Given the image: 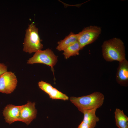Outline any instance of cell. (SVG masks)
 Returning <instances> with one entry per match:
<instances>
[{
    "label": "cell",
    "instance_id": "cell-1",
    "mask_svg": "<svg viewBox=\"0 0 128 128\" xmlns=\"http://www.w3.org/2000/svg\"><path fill=\"white\" fill-rule=\"evenodd\" d=\"M102 50L103 57L107 61L119 62L126 59L124 44L119 38L115 37L105 41Z\"/></svg>",
    "mask_w": 128,
    "mask_h": 128
},
{
    "label": "cell",
    "instance_id": "cell-2",
    "mask_svg": "<svg viewBox=\"0 0 128 128\" xmlns=\"http://www.w3.org/2000/svg\"><path fill=\"white\" fill-rule=\"evenodd\" d=\"M104 99L103 94L97 91L78 97L71 96L69 99L71 102L79 110L97 109L102 105Z\"/></svg>",
    "mask_w": 128,
    "mask_h": 128
},
{
    "label": "cell",
    "instance_id": "cell-3",
    "mask_svg": "<svg viewBox=\"0 0 128 128\" xmlns=\"http://www.w3.org/2000/svg\"><path fill=\"white\" fill-rule=\"evenodd\" d=\"M39 36L38 28L33 23L26 30L23 44V51L31 54L41 50L43 45Z\"/></svg>",
    "mask_w": 128,
    "mask_h": 128
},
{
    "label": "cell",
    "instance_id": "cell-4",
    "mask_svg": "<svg viewBox=\"0 0 128 128\" xmlns=\"http://www.w3.org/2000/svg\"><path fill=\"white\" fill-rule=\"evenodd\" d=\"M57 61V57L50 49L38 51L28 60L27 63L32 64L39 63L50 66L54 73V66Z\"/></svg>",
    "mask_w": 128,
    "mask_h": 128
},
{
    "label": "cell",
    "instance_id": "cell-5",
    "mask_svg": "<svg viewBox=\"0 0 128 128\" xmlns=\"http://www.w3.org/2000/svg\"><path fill=\"white\" fill-rule=\"evenodd\" d=\"M101 32V29L100 27L91 26L85 28L78 33V41L81 49L96 41Z\"/></svg>",
    "mask_w": 128,
    "mask_h": 128
},
{
    "label": "cell",
    "instance_id": "cell-6",
    "mask_svg": "<svg viewBox=\"0 0 128 128\" xmlns=\"http://www.w3.org/2000/svg\"><path fill=\"white\" fill-rule=\"evenodd\" d=\"M17 80L14 74L7 71L0 76V92L11 93L16 88Z\"/></svg>",
    "mask_w": 128,
    "mask_h": 128
},
{
    "label": "cell",
    "instance_id": "cell-7",
    "mask_svg": "<svg viewBox=\"0 0 128 128\" xmlns=\"http://www.w3.org/2000/svg\"><path fill=\"white\" fill-rule=\"evenodd\" d=\"M35 102L28 101L26 104L21 105L19 121L28 125L36 117L37 111Z\"/></svg>",
    "mask_w": 128,
    "mask_h": 128
},
{
    "label": "cell",
    "instance_id": "cell-8",
    "mask_svg": "<svg viewBox=\"0 0 128 128\" xmlns=\"http://www.w3.org/2000/svg\"><path fill=\"white\" fill-rule=\"evenodd\" d=\"M39 88L47 94L52 99H59L64 101L67 100L69 97L57 89L53 87L51 85L43 81L38 83Z\"/></svg>",
    "mask_w": 128,
    "mask_h": 128
},
{
    "label": "cell",
    "instance_id": "cell-9",
    "mask_svg": "<svg viewBox=\"0 0 128 128\" xmlns=\"http://www.w3.org/2000/svg\"><path fill=\"white\" fill-rule=\"evenodd\" d=\"M20 106H16L12 104L7 105L3 111V115L6 122L9 124L19 121Z\"/></svg>",
    "mask_w": 128,
    "mask_h": 128
},
{
    "label": "cell",
    "instance_id": "cell-10",
    "mask_svg": "<svg viewBox=\"0 0 128 128\" xmlns=\"http://www.w3.org/2000/svg\"><path fill=\"white\" fill-rule=\"evenodd\" d=\"M117 83L121 86L127 87L128 84V61L126 59L119 62L116 75Z\"/></svg>",
    "mask_w": 128,
    "mask_h": 128
},
{
    "label": "cell",
    "instance_id": "cell-11",
    "mask_svg": "<svg viewBox=\"0 0 128 128\" xmlns=\"http://www.w3.org/2000/svg\"><path fill=\"white\" fill-rule=\"evenodd\" d=\"M97 109L96 108H95L91 110H79L84 114L83 121L88 125L90 128H94L97 122L99 120V118L96 116V114Z\"/></svg>",
    "mask_w": 128,
    "mask_h": 128
},
{
    "label": "cell",
    "instance_id": "cell-12",
    "mask_svg": "<svg viewBox=\"0 0 128 128\" xmlns=\"http://www.w3.org/2000/svg\"><path fill=\"white\" fill-rule=\"evenodd\" d=\"M78 41V35L71 32L63 40L58 41L56 49L59 51H64L68 47Z\"/></svg>",
    "mask_w": 128,
    "mask_h": 128
},
{
    "label": "cell",
    "instance_id": "cell-13",
    "mask_svg": "<svg viewBox=\"0 0 128 128\" xmlns=\"http://www.w3.org/2000/svg\"><path fill=\"white\" fill-rule=\"evenodd\" d=\"M114 114L117 127L119 128H128V117L124 114L123 110L117 108Z\"/></svg>",
    "mask_w": 128,
    "mask_h": 128
},
{
    "label": "cell",
    "instance_id": "cell-14",
    "mask_svg": "<svg viewBox=\"0 0 128 128\" xmlns=\"http://www.w3.org/2000/svg\"><path fill=\"white\" fill-rule=\"evenodd\" d=\"M81 50L80 45L78 41L64 50L63 54L65 58L67 59L71 56L79 55V51Z\"/></svg>",
    "mask_w": 128,
    "mask_h": 128
},
{
    "label": "cell",
    "instance_id": "cell-15",
    "mask_svg": "<svg viewBox=\"0 0 128 128\" xmlns=\"http://www.w3.org/2000/svg\"><path fill=\"white\" fill-rule=\"evenodd\" d=\"M7 67L4 64L0 63V76L7 71Z\"/></svg>",
    "mask_w": 128,
    "mask_h": 128
},
{
    "label": "cell",
    "instance_id": "cell-16",
    "mask_svg": "<svg viewBox=\"0 0 128 128\" xmlns=\"http://www.w3.org/2000/svg\"><path fill=\"white\" fill-rule=\"evenodd\" d=\"M78 128H90L88 125L83 121L78 125Z\"/></svg>",
    "mask_w": 128,
    "mask_h": 128
}]
</instances>
